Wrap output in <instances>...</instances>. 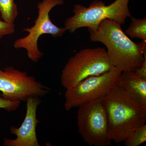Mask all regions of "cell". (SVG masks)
Segmentation results:
<instances>
[{"instance_id": "7", "label": "cell", "mask_w": 146, "mask_h": 146, "mask_svg": "<svg viewBox=\"0 0 146 146\" xmlns=\"http://www.w3.org/2000/svg\"><path fill=\"white\" fill-rule=\"evenodd\" d=\"M121 72L113 67L109 72L89 77L73 88L66 89L65 109L68 111L74 108L102 99L117 84Z\"/></svg>"}, {"instance_id": "6", "label": "cell", "mask_w": 146, "mask_h": 146, "mask_svg": "<svg viewBox=\"0 0 146 146\" xmlns=\"http://www.w3.org/2000/svg\"><path fill=\"white\" fill-rule=\"evenodd\" d=\"M78 108V132L84 141L90 146L111 145L108 118L102 99Z\"/></svg>"}, {"instance_id": "1", "label": "cell", "mask_w": 146, "mask_h": 146, "mask_svg": "<svg viewBox=\"0 0 146 146\" xmlns=\"http://www.w3.org/2000/svg\"><path fill=\"white\" fill-rule=\"evenodd\" d=\"M88 31L92 42H100L106 47L113 67L121 72H135L143 65L146 57V40L136 44L127 36L121 25L109 19L102 21L96 30Z\"/></svg>"}, {"instance_id": "4", "label": "cell", "mask_w": 146, "mask_h": 146, "mask_svg": "<svg viewBox=\"0 0 146 146\" xmlns=\"http://www.w3.org/2000/svg\"><path fill=\"white\" fill-rule=\"evenodd\" d=\"M104 48L81 50L71 57L62 71V86L68 89L89 77L98 76L113 68Z\"/></svg>"}, {"instance_id": "16", "label": "cell", "mask_w": 146, "mask_h": 146, "mask_svg": "<svg viewBox=\"0 0 146 146\" xmlns=\"http://www.w3.org/2000/svg\"><path fill=\"white\" fill-rule=\"evenodd\" d=\"M135 72L141 78L146 79V57L145 58L143 63L142 66L136 70Z\"/></svg>"}, {"instance_id": "3", "label": "cell", "mask_w": 146, "mask_h": 146, "mask_svg": "<svg viewBox=\"0 0 146 146\" xmlns=\"http://www.w3.org/2000/svg\"><path fill=\"white\" fill-rule=\"evenodd\" d=\"M132 0H115L112 3L106 5L103 1L95 0L88 7L76 4L73 10L74 15L65 20L64 27L67 31L72 33L81 28L96 30L100 23L106 19L115 21L122 25L127 18L131 16L128 7L129 3Z\"/></svg>"}, {"instance_id": "8", "label": "cell", "mask_w": 146, "mask_h": 146, "mask_svg": "<svg viewBox=\"0 0 146 146\" xmlns=\"http://www.w3.org/2000/svg\"><path fill=\"white\" fill-rule=\"evenodd\" d=\"M0 92L5 99L21 102L42 96L49 91L26 72L9 67L3 71L0 70Z\"/></svg>"}, {"instance_id": "11", "label": "cell", "mask_w": 146, "mask_h": 146, "mask_svg": "<svg viewBox=\"0 0 146 146\" xmlns=\"http://www.w3.org/2000/svg\"><path fill=\"white\" fill-rule=\"evenodd\" d=\"M0 13L4 21L14 24L18 17V6L15 0H0Z\"/></svg>"}, {"instance_id": "9", "label": "cell", "mask_w": 146, "mask_h": 146, "mask_svg": "<svg viewBox=\"0 0 146 146\" xmlns=\"http://www.w3.org/2000/svg\"><path fill=\"white\" fill-rule=\"evenodd\" d=\"M27 112L22 125L18 128L13 126L11 132L16 136L14 140L5 138L4 145L7 146H39L36 132L39 121L36 111L40 101L38 97H32L27 100Z\"/></svg>"}, {"instance_id": "2", "label": "cell", "mask_w": 146, "mask_h": 146, "mask_svg": "<svg viewBox=\"0 0 146 146\" xmlns=\"http://www.w3.org/2000/svg\"><path fill=\"white\" fill-rule=\"evenodd\" d=\"M102 100L107 112L110 137L116 143L123 142L135 129L146 124V107L117 84Z\"/></svg>"}, {"instance_id": "12", "label": "cell", "mask_w": 146, "mask_h": 146, "mask_svg": "<svg viewBox=\"0 0 146 146\" xmlns=\"http://www.w3.org/2000/svg\"><path fill=\"white\" fill-rule=\"evenodd\" d=\"M131 23L125 31V33L132 38L146 40V18L138 19L130 17Z\"/></svg>"}, {"instance_id": "10", "label": "cell", "mask_w": 146, "mask_h": 146, "mask_svg": "<svg viewBox=\"0 0 146 146\" xmlns=\"http://www.w3.org/2000/svg\"><path fill=\"white\" fill-rule=\"evenodd\" d=\"M117 84L142 106L146 107V79L135 72H122Z\"/></svg>"}, {"instance_id": "14", "label": "cell", "mask_w": 146, "mask_h": 146, "mask_svg": "<svg viewBox=\"0 0 146 146\" xmlns=\"http://www.w3.org/2000/svg\"><path fill=\"white\" fill-rule=\"evenodd\" d=\"M21 102L10 101L5 99L0 93V109L5 110L8 112L13 111L17 109Z\"/></svg>"}, {"instance_id": "15", "label": "cell", "mask_w": 146, "mask_h": 146, "mask_svg": "<svg viewBox=\"0 0 146 146\" xmlns=\"http://www.w3.org/2000/svg\"><path fill=\"white\" fill-rule=\"evenodd\" d=\"M15 31V26L14 24L0 21V39L5 35L13 34Z\"/></svg>"}, {"instance_id": "5", "label": "cell", "mask_w": 146, "mask_h": 146, "mask_svg": "<svg viewBox=\"0 0 146 146\" xmlns=\"http://www.w3.org/2000/svg\"><path fill=\"white\" fill-rule=\"evenodd\" d=\"M63 4V0H43L39 2L37 6L38 17L35 21L34 25L23 30L28 33V34L16 39L13 44L14 48L25 49L29 58L33 62H37L43 55L37 45L40 36L49 34L54 37H60L67 31L64 27H59L53 23L49 16L50 11L54 7Z\"/></svg>"}, {"instance_id": "13", "label": "cell", "mask_w": 146, "mask_h": 146, "mask_svg": "<svg viewBox=\"0 0 146 146\" xmlns=\"http://www.w3.org/2000/svg\"><path fill=\"white\" fill-rule=\"evenodd\" d=\"M146 141V124L135 129L124 141L125 146H138Z\"/></svg>"}]
</instances>
